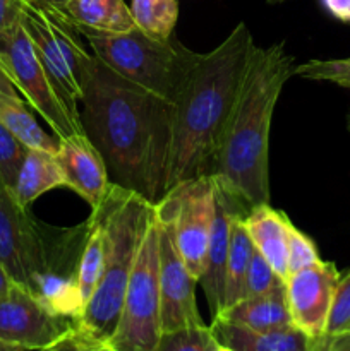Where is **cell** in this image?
Returning <instances> with one entry per match:
<instances>
[{"label":"cell","mask_w":350,"mask_h":351,"mask_svg":"<svg viewBox=\"0 0 350 351\" xmlns=\"http://www.w3.org/2000/svg\"><path fill=\"white\" fill-rule=\"evenodd\" d=\"M288 2V0H268V3H283Z\"/></svg>","instance_id":"38"},{"label":"cell","mask_w":350,"mask_h":351,"mask_svg":"<svg viewBox=\"0 0 350 351\" xmlns=\"http://www.w3.org/2000/svg\"><path fill=\"white\" fill-rule=\"evenodd\" d=\"M79 338V336H78ZM81 341V351H117L108 345V343H95V341Z\"/></svg>","instance_id":"34"},{"label":"cell","mask_w":350,"mask_h":351,"mask_svg":"<svg viewBox=\"0 0 350 351\" xmlns=\"http://www.w3.org/2000/svg\"><path fill=\"white\" fill-rule=\"evenodd\" d=\"M309 351H350V331L312 338Z\"/></svg>","instance_id":"30"},{"label":"cell","mask_w":350,"mask_h":351,"mask_svg":"<svg viewBox=\"0 0 350 351\" xmlns=\"http://www.w3.org/2000/svg\"><path fill=\"white\" fill-rule=\"evenodd\" d=\"M129 7L137 29L161 40L172 38L178 19L177 0H130Z\"/></svg>","instance_id":"24"},{"label":"cell","mask_w":350,"mask_h":351,"mask_svg":"<svg viewBox=\"0 0 350 351\" xmlns=\"http://www.w3.org/2000/svg\"><path fill=\"white\" fill-rule=\"evenodd\" d=\"M294 69L283 41L254 45L213 161L209 177L249 209L270 202L271 119Z\"/></svg>","instance_id":"2"},{"label":"cell","mask_w":350,"mask_h":351,"mask_svg":"<svg viewBox=\"0 0 350 351\" xmlns=\"http://www.w3.org/2000/svg\"><path fill=\"white\" fill-rule=\"evenodd\" d=\"M12 285H14V281L10 280V276L7 274V271L3 269V266L0 264V297H2L3 293H7V290H9Z\"/></svg>","instance_id":"35"},{"label":"cell","mask_w":350,"mask_h":351,"mask_svg":"<svg viewBox=\"0 0 350 351\" xmlns=\"http://www.w3.org/2000/svg\"><path fill=\"white\" fill-rule=\"evenodd\" d=\"M55 245L0 178V264L10 280L34 295L40 280L54 264Z\"/></svg>","instance_id":"10"},{"label":"cell","mask_w":350,"mask_h":351,"mask_svg":"<svg viewBox=\"0 0 350 351\" xmlns=\"http://www.w3.org/2000/svg\"><path fill=\"white\" fill-rule=\"evenodd\" d=\"M0 67L7 72L31 108L48 123L55 137L64 139L82 132L81 122L69 112L55 91L50 75L19 21L0 33Z\"/></svg>","instance_id":"8"},{"label":"cell","mask_w":350,"mask_h":351,"mask_svg":"<svg viewBox=\"0 0 350 351\" xmlns=\"http://www.w3.org/2000/svg\"><path fill=\"white\" fill-rule=\"evenodd\" d=\"M215 319H222V321L256 329V331H270V329L294 326L290 308H288L285 283L264 295L242 298L220 315H216Z\"/></svg>","instance_id":"19"},{"label":"cell","mask_w":350,"mask_h":351,"mask_svg":"<svg viewBox=\"0 0 350 351\" xmlns=\"http://www.w3.org/2000/svg\"><path fill=\"white\" fill-rule=\"evenodd\" d=\"M91 53L110 71L175 105L185 77L201 53L185 48L180 41L150 36L141 29L127 33L81 31Z\"/></svg>","instance_id":"5"},{"label":"cell","mask_w":350,"mask_h":351,"mask_svg":"<svg viewBox=\"0 0 350 351\" xmlns=\"http://www.w3.org/2000/svg\"><path fill=\"white\" fill-rule=\"evenodd\" d=\"M103 261H105V230L103 223L96 213H91L86 221L84 240H82L81 254L78 261V280L79 293L82 302H88L95 291L103 271Z\"/></svg>","instance_id":"23"},{"label":"cell","mask_w":350,"mask_h":351,"mask_svg":"<svg viewBox=\"0 0 350 351\" xmlns=\"http://www.w3.org/2000/svg\"><path fill=\"white\" fill-rule=\"evenodd\" d=\"M294 74L307 81L331 82L342 88H350V57L307 60L301 65H295Z\"/></svg>","instance_id":"26"},{"label":"cell","mask_w":350,"mask_h":351,"mask_svg":"<svg viewBox=\"0 0 350 351\" xmlns=\"http://www.w3.org/2000/svg\"><path fill=\"white\" fill-rule=\"evenodd\" d=\"M350 331V271L340 276L326 321L325 335Z\"/></svg>","instance_id":"28"},{"label":"cell","mask_w":350,"mask_h":351,"mask_svg":"<svg viewBox=\"0 0 350 351\" xmlns=\"http://www.w3.org/2000/svg\"><path fill=\"white\" fill-rule=\"evenodd\" d=\"M57 187H65L60 167L55 158V153L45 149L27 147L26 156L17 173L12 192L17 201L30 208L31 202L36 201L40 195L54 191Z\"/></svg>","instance_id":"21"},{"label":"cell","mask_w":350,"mask_h":351,"mask_svg":"<svg viewBox=\"0 0 350 351\" xmlns=\"http://www.w3.org/2000/svg\"><path fill=\"white\" fill-rule=\"evenodd\" d=\"M91 213L100 216L105 230V261L102 278L74 326L82 341L108 343L119 326L127 285L154 204L112 184L105 201Z\"/></svg>","instance_id":"4"},{"label":"cell","mask_w":350,"mask_h":351,"mask_svg":"<svg viewBox=\"0 0 350 351\" xmlns=\"http://www.w3.org/2000/svg\"><path fill=\"white\" fill-rule=\"evenodd\" d=\"M254 40L246 23L199 60L175 101L167 192L178 182L211 175L213 161L246 75Z\"/></svg>","instance_id":"3"},{"label":"cell","mask_w":350,"mask_h":351,"mask_svg":"<svg viewBox=\"0 0 350 351\" xmlns=\"http://www.w3.org/2000/svg\"><path fill=\"white\" fill-rule=\"evenodd\" d=\"M321 3L335 19L350 23V0H321Z\"/></svg>","instance_id":"32"},{"label":"cell","mask_w":350,"mask_h":351,"mask_svg":"<svg viewBox=\"0 0 350 351\" xmlns=\"http://www.w3.org/2000/svg\"><path fill=\"white\" fill-rule=\"evenodd\" d=\"M215 180L209 175L178 182L154 204V213L170 228L182 259L198 280L215 219Z\"/></svg>","instance_id":"9"},{"label":"cell","mask_w":350,"mask_h":351,"mask_svg":"<svg viewBox=\"0 0 350 351\" xmlns=\"http://www.w3.org/2000/svg\"><path fill=\"white\" fill-rule=\"evenodd\" d=\"M55 158L60 167L65 187L84 199L89 208L96 209L108 195L112 182L105 161L84 132L58 139Z\"/></svg>","instance_id":"14"},{"label":"cell","mask_w":350,"mask_h":351,"mask_svg":"<svg viewBox=\"0 0 350 351\" xmlns=\"http://www.w3.org/2000/svg\"><path fill=\"white\" fill-rule=\"evenodd\" d=\"M40 351H81V341H79L78 335L71 332L69 336L62 338L60 341H57L55 345L48 346V348H43Z\"/></svg>","instance_id":"33"},{"label":"cell","mask_w":350,"mask_h":351,"mask_svg":"<svg viewBox=\"0 0 350 351\" xmlns=\"http://www.w3.org/2000/svg\"><path fill=\"white\" fill-rule=\"evenodd\" d=\"M209 328L220 345L232 351H309L312 339L295 326L256 331L222 319H213Z\"/></svg>","instance_id":"17"},{"label":"cell","mask_w":350,"mask_h":351,"mask_svg":"<svg viewBox=\"0 0 350 351\" xmlns=\"http://www.w3.org/2000/svg\"><path fill=\"white\" fill-rule=\"evenodd\" d=\"M27 2L38 3V5H45V7H54V9H60L67 0H27Z\"/></svg>","instance_id":"36"},{"label":"cell","mask_w":350,"mask_h":351,"mask_svg":"<svg viewBox=\"0 0 350 351\" xmlns=\"http://www.w3.org/2000/svg\"><path fill=\"white\" fill-rule=\"evenodd\" d=\"M82 132L113 185L156 204L167 194L175 105L93 58L79 101Z\"/></svg>","instance_id":"1"},{"label":"cell","mask_w":350,"mask_h":351,"mask_svg":"<svg viewBox=\"0 0 350 351\" xmlns=\"http://www.w3.org/2000/svg\"><path fill=\"white\" fill-rule=\"evenodd\" d=\"M0 351H26L24 348H21V346H16V345H10V343H5L0 339Z\"/></svg>","instance_id":"37"},{"label":"cell","mask_w":350,"mask_h":351,"mask_svg":"<svg viewBox=\"0 0 350 351\" xmlns=\"http://www.w3.org/2000/svg\"><path fill=\"white\" fill-rule=\"evenodd\" d=\"M216 211L213 219L211 235H209L208 250H206L205 269H202L199 285H202L206 300H208L211 319H215L223 311V297H225V274L226 259H229L230 233L232 221L239 213H247L249 208L233 197L230 192L220 187L215 182Z\"/></svg>","instance_id":"15"},{"label":"cell","mask_w":350,"mask_h":351,"mask_svg":"<svg viewBox=\"0 0 350 351\" xmlns=\"http://www.w3.org/2000/svg\"><path fill=\"white\" fill-rule=\"evenodd\" d=\"M319 261L321 257L316 249V243L305 233L290 225L288 228V274L312 266Z\"/></svg>","instance_id":"29"},{"label":"cell","mask_w":350,"mask_h":351,"mask_svg":"<svg viewBox=\"0 0 350 351\" xmlns=\"http://www.w3.org/2000/svg\"><path fill=\"white\" fill-rule=\"evenodd\" d=\"M218 351H232V350H229V348H225V346H220V350Z\"/></svg>","instance_id":"40"},{"label":"cell","mask_w":350,"mask_h":351,"mask_svg":"<svg viewBox=\"0 0 350 351\" xmlns=\"http://www.w3.org/2000/svg\"><path fill=\"white\" fill-rule=\"evenodd\" d=\"M283 283L285 281L278 276L277 271L270 266V263H268V261L264 259L256 249H254L253 259H250V264H249V271H247V276H246L244 298L264 295Z\"/></svg>","instance_id":"27"},{"label":"cell","mask_w":350,"mask_h":351,"mask_svg":"<svg viewBox=\"0 0 350 351\" xmlns=\"http://www.w3.org/2000/svg\"><path fill=\"white\" fill-rule=\"evenodd\" d=\"M156 216V213H154ZM158 273L161 293V329L163 332L189 326L205 324L196 304L198 280L182 259L170 228L156 216Z\"/></svg>","instance_id":"12"},{"label":"cell","mask_w":350,"mask_h":351,"mask_svg":"<svg viewBox=\"0 0 350 351\" xmlns=\"http://www.w3.org/2000/svg\"><path fill=\"white\" fill-rule=\"evenodd\" d=\"M19 89L0 67V123L5 125L26 147L57 153L58 137L41 129Z\"/></svg>","instance_id":"18"},{"label":"cell","mask_w":350,"mask_h":351,"mask_svg":"<svg viewBox=\"0 0 350 351\" xmlns=\"http://www.w3.org/2000/svg\"><path fill=\"white\" fill-rule=\"evenodd\" d=\"M244 225L254 249L270 263L281 280L288 276V228L292 221L285 213L271 208L270 202L257 204L244 216Z\"/></svg>","instance_id":"16"},{"label":"cell","mask_w":350,"mask_h":351,"mask_svg":"<svg viewBox=\"0 0 350 351\" xmlns=\"http://www.w3.org/2000/svg\"><path fill=\"white\" fill-rule=\"evenodd\" d=\"M75 331L74 321L55 314L30 290L14 283L0 297V339L40 351Z\"/></svg>","instance_id":"11"},{"label":"cell","mask_w":350,"mask_h":351,"mask_svg":"<svg viewBox=\"0 0 350 351\" xmlns=\"http://www.w3.org/2000/svg\"><path fill=\"white\" fill-rule=\"evenodd\" d=\"M161 332L158 223L153 215L129 278L119 326L108 345L117 351H154Z\"/></svg>","instance_id":"7"},{"label":"cell","mask_w":350,"mask_h":351,"mask_svg":"<svg viewBox=\"0 0 350 351\" xmlns=\"http://www.w3.org/2000/svg\"><path fill=\"white\" fill-rule=\"evenodd\" d=\"M347 129L350 130V113H349V117H347Z\"/></svg>","instance_id":"39"},{"label":"cell","mask_w":350,"mask_h":351,"mask_svg":"<svg viewBox=\"0 0 350 351\" xmlns=\"http://www.w3.org/2000/svg\"><path fill=\"white\" fill-rule=\"evenodd\" d=\"M19 23L34 45L55 91L79 119V101L95 55L82 45L79 31L54 7L21 0Z\"/></svg>","instance_id":"6"},{"label":"cell","mask_w":350,"mask_h":351,"mask_svg":"<svg viewBox=\"0 0 350 351\" xmlns=\"http://www.w3.org/2000/svg\"><path fill=\"white\" fill-rule=\"evenodd\" d=\"M340 276L342 274L335 263L321 259L312 266L290 273L285 280L292 322L309 338L325 335Z\"/></svg>","instance_id":"13"},{"label":"cell","mask_w":350,"mask_h":351,"mask_svg":"<svg viewBox=\"0 0 350 351\" xmlns=\"http://www.w3.org/2000/svg\"><path fill=\"white\" fill-rule=\"evenodd\" d=\"M220 346L211 328L199 324L161 332L154 351H218Z\"/></svg>","instance_id":"25"},{"label":"cell","mask_w":350,"mask_h":351,"mask_svg":"<svg viewBox=\"0 0 350 351\" xmlns=\"http://www.w3.org/2000/svg\"><path fill=\"white\" fill-rule=\"evenodd\" d=\"M246 215L247 213H239L232 221L229 259H226L223 311L242 300L244 290H246V276L254 254V243L250 240L249 233H247L246 225H244V216Z\"/></svg>","instance_id":"22"},{"label":"cell","mask_w":350,"mask_h":351,"mask_svg":"<svg viewBox=\"0 0 350 351\" xmlns=\"http://www.w3.org/2000/svg\"><path fill=\"white\" fill-rule=\"evenodd\" d=\"M21 0H0V33L19 21Z\"/></svg>","instance_id":"31"},{"label":"cell","mask_w":350,"mask_h":351,"mask_svg":"<svg viewBox=\"0 0 350 351\" xmlns=\"http://www.w3.org/2000/svg\"><path fill=\"white\" fill-rule=\"evenodd\" d=\"M57 10L79 33L115 34L136 27L130 7L124 0H67Z\"/></svg>","instance_id":"20"}]
</instances>
